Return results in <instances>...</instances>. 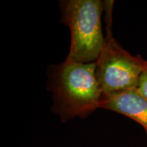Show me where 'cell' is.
Wrapping results in <instances>:
<instances>
[{
	"label": "cell",
	"mask_w": 147,
	"mask_h": 147,
	"mask_svg": "<svg viewBox=\"0 0 147 147\" xmlns=\"http://www.w3.org/2000/svg\"><path fill=\"white\" fill-rule=\"evenodd\" d=\"M47 77L52 110L62 121L85 118L100 108L102 93L96 77V62L77 63L65 59L49 66Z\"/></svg>",
	"instance_id": "cell-1"
},
{
	"label": "cell",
	"mask_w": 147,
	"mask_h": 147,
	"mask_svg": "<svg viewBox=\"0 0 147 147\" xmlns=\"http://www.w3.org/2000/svg\"><path fill=\"white\" fill-rule=\"evenodd\" d=\"M104 4L100 0L61 1V21L71 34L70 48L66 59L83 63L98 59L106 42L101 23Z\"/></svg>",
	"instance_id": "cell-2"
},
{
	"label": "cell",
	"mask_w": 147,
	"mask_h": 147,
	"mask_svg": "<svg viewBox=\"0 0 147 147\" xmlns=\"http://www.w3.org/2000/svg\"><path fill=\"white\" fill-rule=\"evenodd\" d=\"M108 30L105 45L96 61V77L102 97L137 88L147 65V61L123 49Z\"/></svg>",
	"instance_id": "cell-3"
},
{
	"label": "cell",
	"mask_w": 147,
	"mask_h": 147,
	"mask_svg": "<svg viewBox=\"0 0 147 147\" xmlns=\"http://www.w3.org/2000/svg\"><path fill=\"white\" fill-rule=\"evenodd\" d=\"M100 108L113 110L129 117L140 124L147 134V99L137 88L102 97Z\"/></svg>",
	"instance_id": "cell-4"
},
{
	"label": "cell",
	"mask_w": 147,
	"mask_h": 147,
	"mask_svg": "<svg viewBox=\"0 0 147 147\" xmlns=\"http://www.w3.org/2000/svg\"><path fill=\"white\" fill-rule=\"evenodd\" d=\"M137 89L147 99V65L141 74Z\"/></svg>",
	"instance_id": "cell-5"
}]
</instances>
